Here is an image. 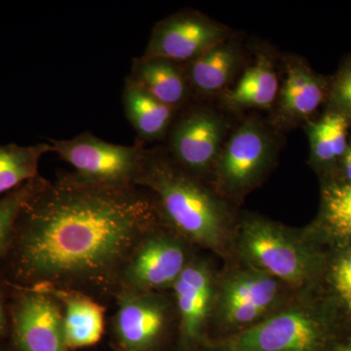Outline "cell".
Segmentation results:
<instances>
[{"label": "cell", "instance_id": "1", "mask_svg": "<svg viewBox=\"0 0 351 351\" xmlns=\"http://www.w3.org/2000/svg\"><path fill=\"white\" fill-rule=\"evenodd\" d=\"M162 221L152 195L138 186H101L75 172L38 176L3 261L16 288L114 298L132 252Z\"/></svg>", "mask_w": 351, "mask_h": 351}, {"label": "cell", "instance_id": "2", "mask_svg": "<svg viewBox=\"0 0 351 351\" xmlns=\"http://www.w3.org/2000/svg\"><path fill=\"white\" fill-rule=\"evenodd\" d=\"M136 184L152 195L171 230L225 263L233 260L239 217L234 205L210 182L182 169L164 145L145 147Z\"/></svg>", "mask_w": 351, "mask_h": 351}, {"label": "cell", "instance_id": "3", "mask_svg": "<svg viewBox=\"0 0 351 351\" xmlns=\"http://www.w3.org/2000/svg\"><path fill=\"white\" fill-rule=\"evenodd\" d=\"M233 252V260L278 279L297 294L314 292L328 258L304 230L252 213L239 217Z\"/></svg>", "mask_w": 351, "mask_h": 351}, {"label": "cell", "instance_id": "4", "mask_svg": "<svg viewBox=\"0 0 351 351\" xmlns=\"http://www.w3.org/2000/svg\"><path fill=\"white\" fill-rule=\"evenodd\" d=\"M331 307L313 292L299 294L280 311L245 331L211 339L204 351H327L337 341Z\"/></svg>", "mask_w": 351, "mask_h": 351}, {"label": "cell", "instance_id": "5", "mask_svg": "<svg viewBox=\"0 0 351 351\" xmlns=\"http://www.w3.org/2000/svg\"><path fill=\"white\" fill-rule=\"evenodd\" d=\"M278 279L237 260L219 270L210 341L250 329L297 297Z\"/></svg>", "mask_w": 351, "mask_h": 351}, {"label": "cell", "instance_id": "6", "mask_svg": "<svg viewBox=\"0 0 351 351\" xmlns=\"http://www.w3.org/2000/svg\"><path fill=\"white\" fill-rule=\"evenodd\" d=\"M280 151L278 132L251 117L233 128L212 173L210 184L237 206L265 182Z\"/></svg>", "mask_w": 351, "mask_h": 351}, {"label": "cell", "instance_id": "7", "mask_svg": "<svg viewBox=\"0 0 351 351\" xmlns=\"http://www.w3.org/2000/svg\"><path fill=\"white\" fill-rule=\"evenodd\" d=\"M232 129L225 113L206 104L191 101L178 112L164 147L182 169L210 182Z\"/></svg>", "mask_w": 351, "mask_h": 351}, {"label": "cell", "instance_id": "8", "mask_svg": "<svg viewBox=\"0 0 351 351\" xmlns=\"http://www.w3.org/2000/svg\"><path fill=\"white\" fill-rule=\"evenodd\" d=\"M195 249L164 221L158 223L132 252L122 269L119 291L170 292L195 257Z\"/></svg>", "mask_w": 351, "mask_h": 351}, {"label": "cell", "instance_id": "9", "mask_svg": "<svg viewBox=\"0 0 351 351\" xmlns=\"http://www.w3.org/2000/svg\"><path fill=\"white\" fill-rule=\"evenodd\" d=\"M48 143L73 172L82 179L110 188L137 186L145 145L136 142L122 145L106 142L91 132L69 140L49 138Z\"/></svg>", "mask_w": 351, "mask_h": 351}, {"label": "cell", "instance_id": "10", "mask_svg": "<svg viewBox=\"0 0 351 351\" xmlns=\"http://www.w3.org/2000/svg\"><path fill=\"white\" fill-rule=\"evenodd\" d=\"M219 272L211 258L196 254L171 289L182 351L203 350L209 343Z\"/></svg>", "mask_w": 351, "mask_h": 351}, {"label": "cell", "instance_id": "11", "mask_svg": "<svg viewBox=\"0 0 351 351\" xmlns=\"http://www.w3.org/2000/svg\"><path fill=\"white\" fill-rule=\"evenodd\" d=\"M112 329L121 351H152L177 330V314L170 292L119 291Z\"/></svg>", "mask_w": 351, "mask_h": 351}, {"label": "cell", "instance_id": "12", "mask_svg": "<svg viewBox=\"0 0 351 351\" xmlns=\"http://www.w3.org/2000/svg\"><path fill=\"white\" fill-rule=\"evenodd\" d=\"M230 36L226 25L205 14L180 11L156 23L142 56L186 64Z\"/></svg>", "mask_w": 351, "mask_h": 351}, {"label": "cell", "instance_id": "13", "mask_svg": "<svg viewBox=\"0 0 351 351\" xmlns=\"http://www.w3.org/2000/svg\"><path fill=\"white\" fill-rule=\"evenodd\" d=\"M16 289L9 318L18 350L69 351L63 311L56 298L43 288Z\"/></svg>", "mask_w": 351, "mask_h": 351}, {"label": "cell", "instance_id": "14", "mask_svg": "<svg viewBox=\"0 0 351 351\" xmlns=\"http://www.w3.org/2000/svg\"><path fill=\"white\" fill-rule=\"evenodd\" d=\"M329 83L304 58L287 55L283 59V80L271 110L270 125L279 133L311 121L326 103Z\"/></svg>", "mask_w": 351, "mask_h": 351}, {"label": "cell", "instance_id": "15", "mask_svg": "<svg viewBox=\"0 0 351 351\" xmlns=\"http://www.w3.org/2000/svg\"><path fill=\"white\" fill-rule=\"evenodd\" d=\"M246 66V57L239 41L225 39L184 64L193 97L201 99L223 95Z\"/></svg>", "mask_w": 351, "mask_h": 351}, {"label": "cell", "instance_id": "16", "mask_svg": "<svg viewBox=\"0 0 351 351\" xmlns=\"http://www.w3.org/2000/svg\"><path fill=\"white\" fill-rule=\"evenodd\" d=\"M276 66V59L269 51L257 53L253 62L245 66L239 78L221 95L223 107L233 112L271 110L280 89Z\"/></svg>", "mask_w": 351, "mask_h": 351}, {"label": "cell", "instance_id": "17", "mask_svg": "<svg viewBox=\"0 0 351 351\" xmlns=\"http://www.w3.org/2000/svg\"><path fill=\"white\" fill-rule=\"evenodd\" d=\"M43 289L54 295L62 307L64 338L69 350L100 341L105 330V307L98 300L78 291Z\"/></svg>", "mask_w": 351, "mask_h": 351}, {"label": "cell", "instance_id": "18", "mask_svg": "<svg viewBox=\"0 0 351 351\" xmlns=\"http://www.w3.org/2000/svg\"><path fill=\"white\" fill-rule=\"evenodd\" d=\"M130 77L157 100L181 110L193 101L184 64L159 58H135Z\"/></svg>", "mask_w": 351, "mask_h": 351}, {"label": "cell", "instance_id": "19", "mask_svg": "<svg viewBox=\"0 0 351 351\" xmlns=\"http://www.w3.org/2000/svg\"><path fill=\"white\" fill-rule=\"evenodd\" d=\"M122 104L126 119L137 133V142L144 145L166 141L179 112L157 100L129 75L124 82Z\"/></svg>", "mask_w": 351, "mask_h": 351}, {"label": "cell", "instance_id": "20", "mask_svg": "<svg viewBox=\"0 0 351 351\" xmlns=\"http://www.w3.org/2000/svg\"><path fill=\"white\" fill-rule=\"evenodd\" d=\"M304 230L319 245L331 242L339 247L351 243V184L338 180L328 182L321 189L317 218Z\"/></svg>", "mask_w": 351, "mask_h": 351}, {"label": "cell", "instance_id": "21", "mask_svg": "<svg viewBox=\"0 0 351 351\" xmlns=\"http://www.w3.org/2000/svg\"><path fill=\"white\" fill-rule=\"evenodd\" d=\"M350 122L337 113L327 112L306 124L311 147V163L316 169H329L339 164L348 147Z\"/></svg>", "mask_w": 351, "mask_h": 351}, {"label": "cell", "instance_id": "22", "mask_svg": "<svg viewBox=\"0 0 351 351\" xmlns=\"http://www.w3.org/2000/svg\"><path fill=\"white\" fill-rule=\"evenodd\" d=\"M48 152L49 143L0 145V197L38 177L39 163Z\"/></svg>", "mask_w": 351, "mask_h": 351}, {"label": "cell", "instance_id": "23", "mask_svg": "<svg viewBox=\"0 0 351 351\" xmlns=\"http://www.w3.org/2000/svg\"><path fill=\"white\" fill-rule=\"evenodd\" d=\"M335 304L351 316V243L337 247L334 257L327 258L324 276Z\"/></svg>", "mask_w": 351, "mask_h": 351}, {"label": "cell", "instance_id": "24", "mask_svg": "<svg viewBox=\"0 0 351 351\" xmlns=\"http://www.w3.org/2000/svg\"><path fill=\"white\" fill-rule=\"evenodd\" d=\"M34 181V179L0 197V262L10 247L16 221L31 193Z\"/></svg>", "mask_w": 351, "mask_h": 351}, {"label": "cell", "instance_id": "25", "mask_svg": "<svg viewBox=\"0 0 351 351\" xmlns=\"http://www.w3.org/2000/svg\"><path fill=\"white\" fill-rule=\"evenodd\" d=\"M326 104L327 112L341 115L351 124V56L330 80Z\"/></svg>", "mask_w": 351, "mask_h": 351}, {"label": "cell", "instance_id": "26", "mask_svg": "<svg viewBox=\"0 0 351 351\" xmlns=\"http://www.w3.org/2000/svg\"><path fill=\"white\" fill-rule=\"evenodd\" d=\"M339 168H341V176L338 181L348 182L351 184V144H348V149L339 160Z\"/></svg>", "mask_w": 351, "mask_h": 351}, {"label": "cell", "instance_id": "27", "mask_svg": "<svg viewBox=\"0 0 351 351\" xmlns=\"http://www.w3.org/2000/svg\"><path fill=\"white\" fill-rule=\"evenodd\" d=\"M7 323H8V314H7L3 297H2L1 292H0V338L3 336L4 332H5Z\"/></svg>", "mask_w": 351, "mask_h": 351}, {"label": "cell", "instance_id": "28", "mask_svg": "<svg viewBox=\"0 0 351 351\" xmlns=\"http://www.w3.org/2000/svg\"><path fill=\"white\" fill-rule=\"evenodd\" d=\"M327 351H351V339L346 341H337Z\"/></svg>", "mask_w": 351, "mask_h": 351}]
</instances>
